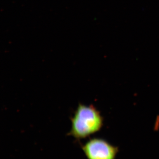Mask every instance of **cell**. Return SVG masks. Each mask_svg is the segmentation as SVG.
I'll use <instances>...</instances> for the list:
<instances>
[{"mask_svg": "<svg viewBox=\"0 0 159 159\" xmlns=\"http://www.w3.org/2000/svg\"><path fill=\"white\" fill-rule=\"evenodd\" d=\"M102 125V117L95 107L79 104L71 119L69 134L77 139H85L99 131Z\"/></svg>", "mask_w": 159, "mask_h": 159, "instance_id": "1", "label": "cell"}, {"mask_svg": "<svg viewBox=\"0 0 159 159\" xmlns=\"http://www.w3.org/2000/svg\"><path fill=\"white\" fill-rule=\"evenodd\" d=\"M82 149L87 159H115L119 152L117 147L99 138L89 140Z\"/></svg>", "mask_w": 159, "mask_h": 159, "instance_id": "2", "label": "cell"}]
</instances>
